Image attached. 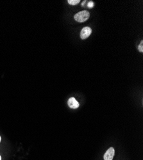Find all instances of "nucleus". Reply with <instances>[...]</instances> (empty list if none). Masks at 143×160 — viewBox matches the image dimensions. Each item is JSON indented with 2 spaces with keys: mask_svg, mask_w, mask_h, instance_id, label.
Returning a JSON list of instances; mask_svg holds the SVG:
<instances>
[{
  "mask_svg": "<svg viewBox=\"0 0 143 160\" xmlns=\"http://www.w3.org/2000/svg\"><path fill=\"white\" fill-rule=\"evenodd\" d=\"M90 17V14L87 11H83L76 14L74 16L75 21L78 23H83L86 21Z\"/></svg>",
  "mask_w": 143,
  "mask_h": 160,
  "instance_id": "1",
  "label": "nucleus"
},
{
  "mask_svg": "<svg viewBox=\"0 0 143 160\" xmlns=\"http://www.w3.org/2000/svg\"><path fill=\"white\" fill-rule=\"evenodd\" d=\"M92 33V29L90 27H84L83 28L80 32V38L82 40L86 39L91 35V34Z\"/></svg>",
  "mask_w": 143,
  "mask_h": 160,
  "instance_id": "2",
  "label": "nucleus"
},
{
  "mask_svg": "<svg viewBox=\"0 0 143 160\" xmlns=\"http://www.w3.org/2000/svg\"><path fill=\"white\" fill-rule=\"evenodd\" d=\"M114 154H115L114 149L113 147H110L105 153L103 158H104V160H112L113 158H114Z\"/></svg>",
  "mask_w": 143,
  "mask_h": 160,
  "instance_id": "3",
  "label": "nucleus"
},
{
  "mask_svg": "<svg viewBox=\"0 0 143 160\" xmlns=\"http://www.w3.org/2000/svg\"><path fill=\"white\" fill-rule=\"evenodd\" d=\"M67 104L69 107L72 109H76L79 107V106H80L79 103L76 101L75 98L74 97L70 98V99H69L67 101Z\"/></svg>",
  "mask_w": 143,
  "mask_h": 160,
  "instance_id": "4",
  "label": "nucleus"
},
{
  "mask_svg": "<svg viewBox=\"0 0 143 160\" xmlns=\"http://www.w3.org/2000/svg\"><path fill=\"white\" fill-rule=\"evenodd\" d=\"M67 2L70 5H76L80 3V0H68Z\"/></svg>",
  "mask_w": 143,
  "mask_h": 160,
  "instance_id": "5",
  "label": "nucleus"
},
{
  "mask_svg": "<svg viewBox=\"0 0 143 160\" xmlns=\"http://www.w3.org/2000/svg\"><path fill=\"white\" fill-rule=\"evenodd\" d=\"M138 49H139V51L141 53L143 52V41H141L139 47H138Z\"/></svg>",
  "mask_w": 143,
  "mask_h": 160,
  "instance_id": "6",
  "label": "nucleus"
},
{
  "mask_svg": "<svg viewBox=\"0 0 143 160\" xmlns=\"http://www.w3.org/2000/svg\"><path fill=\"white\" fill-rule=\"evenodd\" d=\"M94 5H95V3H94L93 2H89L87 4V7L90 8H92L94 7Z\"/></svg>",
  "mask_w": 143,
  "mask_h": 160,
  "instance_id": "7",
  "label": "nucleus"
},
{
  "mask_svg": "<svg viewBox=\"0 0 143 160\" xmlns=\"http://www.w3.org/2000/svg\"><path fill=\"white\" fill-rule=\"evenodd\" d=\"M85 2H86V1L83 2V3H82V6H84V5H85Z\"/></svg>",
  "mask_w": 143,
  "mask_h": 160,
  "instance_id": "8",
  "label": "nucleus"
},
{
  "mask_svg": "<svg viewBox=\"0 0 143 160\" xmlns=\"http://www.w3.org/2000/svg\"><path fill=\"white\" fill-rule=\"evenodd\" d=\"M1 140H2V138H1V137H0V142H1Z\"/></svg>",
  "mask_w": 143,
  "mask_h": 160,
  "instance_id": "9",
  "label": "nucleus"
},
{
  "mask_svg": "<svg viewBox=\"0 0 143 160\" xmlns=\"http://www.w3.org/2000/svg\"><path fill=\"white\" fill-rule=\"evenodd\" d=\"M0 160H2V157H1V156H0Z\"/></svg>",
  "mask_w": 143,
  "mask_h": 160,
  "instance_id": "10",
  "label": "nucleus"
}]
</instances>
